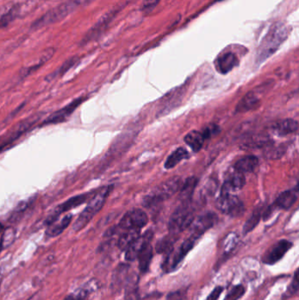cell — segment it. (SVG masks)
Returning a JSON list of instances; mask_svg holds the SVG:
<instances>
[{
  "instance_id": "obj_1",
  "label": "cell",
  "mask_w": 299,
  "mask_h": 300,
  "mask_svg": "<svg viewBox=\"0 0 299 300\" xmlns=\"http://www.w3.org/2000/svg\"><path fill=\"white\" fill-rule=\"evenodd\" d=\"M288 36V28H286L283 24L277 23L273 26L264 37L262 43H260L259 47L256 60L258 64L262 63L271 57L285 42Z\"/></svg>"
},
{
  "instance_id": "obj_2",
  "label": "cell",
  "mask_w": 299,
  "mask_h": 300,
  "mask_svg": "<svg viewBox=\"0 0 299 300\" xmlns=\"http://www.w3.org/2000/svg\"><path fill=\"white\" fill-rule=\"evenodd\" d=\"M112 189H113L112 186H105L101 188L89 199L88 205H86V207L83 210V212L80 213V215L78 216V219L73 224L74 231L79 232L83 228H85V226L91 222V220L97 215V213L99 211H101Z\"/></svg>"
},
{
  "instance_id": "obj_3",
  "label": "cell",
  "mask_w": 299,
  "mask_h": 300,
  "mask_svg": "<svg viewBox=\"0 0 299 300\" xmlns=\"http://www.w3.org/2000/svg\"><path fill=\"white\" fill-rule=\"evenodd\" d=\"M92 1L93 0H68L63 4L59 5L57 8L51 9L46 15L38 19L33 23L31 28L33 29H41L43 27L54 24L56 22H60L78 8L85 7Z\"/></svg>"
},
{
  "instance_id": "obj_4",
  "label": "cell",
  "mask_w": 299,
  "mask_h": 300,
  "mask_svg": "<svg viewBox=\"0 0 299 300\" xmlns=\"http://www.w3.org/2000/svg\"><path fill=\"white\" fill-rule=\"evenodd\" d=\"M182 184L181 177H174L169 178V180L163 182L155 189H153L151 192L143 198V205L149 207L150 205L158 204L160 202L168 199L179 191Z\"/></svg>"
},
{
  "instance_id": "obj_5",
  "label": "cell",
  "mask_w": 299,
  "mask_h": 300,
  "mask_svg": "<svg viewBox=\"0 0 299 300\" xmlns=\"http://www.w3.org/2000/svg\"><path fill=\"white\" fill-rule=\"evenodd\" d=\"M194 212L190 208V203H184L174 212L169 219V230L170 234L177 235L190 227L193 221Z\"/></svg>"
},
{
  "instance_id": "obj_6",
  "label": "cell",
  "mask_w": 299,
  "mask_h": 300,
  "mask_svg": "<svg viewBox=\"0 0 299 300\" xmlns=\"http://www.w3.org/2000/svg\"><path fill=\"white\" fill-rule=\"evenodd\" d=\"M197 241V238L190 235V237L184 240L176 250L173 249L171 252H169V254H167L164 263L162 265L164 270L169 272L175 269L180 262L183 261L185 255L193 248Z\"/></svg>"
},
{
  "instance_id": "obj_7",
  "label": "cell",
  "mask_w": 299,
  "mask_h": 300,
  "mask_svg": "<svg viewBox=\"0 0 299 300\" xmlns=\"http://www.w3.org/2000/svg\"><path fill=\"white\" fill-rule=\"evenodd\" d=\"M93 194H94L93 192L82 193V194L77 195L72 198H69L68 200L58 205L57 208L55 209V211L47 219V224L48 225L52 224L57 220L58 217L61 214H63L64 212H69L72 209L77 208L79 205H82L83 204H85V202L89 201V199L92 198Z\"/></svg>"
},
{
  "instance_id": "obj_8",
  "label": "cell",
  "mask_w": 299,
  "mask_h": 300,
  "mask_svg": "<svg viewBox=\"0 0 299 300\" xmlns=\"http://www.w3.org/2000/svg\"><path fill=\"white\" fill-rule=\"evenodd\" d=\"M217 207L220 212L232 217H239L244 212L242 201L232 194H220L217 201Z\"/></svg>"
},
{
  "instance_id": "obj_9",
  "label": "cell",
  "mask_w": 299,
  "mask_h": 300,
  "mask_svg": "<svg viewBox=\"0 0 299 300\" xmlns=\"http://www.w3.org/2000/svg\"><path fill=\"white\" fill-rule=\"evenodd\" d=\"M148 222V215L141 209H133L127 212L119 223L120 229H140Z\"/></svg>"
},
{
  "instance_id": "obj_10",
  "label": "cell",
  "mask_w": 299,
  "mask_h": 300,
  "mask_svg": "<svg viewBox=\"0 0 299 300\" xmlns=\"http://www.w3.org/2000/svg\"><path fill=\"white\" fill-rule=\"evenodd\" d=\"M83 101H84V98H82V97L74 99L70 104H68L67 106L57 110L55 113L50 114V116L47 117L46 119L43 120V123L41 124V127L57 125V124L63 123L64 121H66L71 116V114L77 110L78 106L81 105Z\"/></svg>"
},
{
  "instance_id": "obj_11",
  "label": "cell",
  "mask_w": 299,
  "mask_h": 300,
  "mask_svg": "<svg viewBox=\"0 0 299 300\" xmlns=\"http://www.w3.org/2000/svg\"><path fill=\"white\" fill-rule=\"evenodd\" d=\"M216 220L217 215L214 212H204V214L198 216L197 219H194L190 226V236L195 237L198 240L208 229L213 226Z\"/></svg>"
},
{
  "instance_id": "obj_12",
  "label": "cell",
  "mask_w": 299,
  "mask_h": 300,
  "mask_svg": "<svg viewBox=\"0 0 299 300\" xmlns=\"http://www.w3.org/2000/svg\"><path fill=\"white\" fill-rule=\"evenodd\" d=\"M119 12H120V9L117 8V9H113L109 13H107L106 15H104L102 18L100 19L99 22H97L95 25L93 26L85 35L84 39L81 41V44L85 45V44L92 42V40L99 38V36H101V34L106 30L110 23L113 22V19L115 18V16Z\"/></svg>"
},
{
  "instance_id": "obj_13",
  "label": "cell",
  "mask_w": 299,
  "mask_h": 300,
  "mask_svg": "<svg viewBox=\"0 0 299 300\" xmlns=\"http://www.w3.org/2000/svg\"><path fill=\"white\" fill-rule=\"evenodd\" d=\"M291 247L292 243L290 241L287 240H279L278 242L274 244V246L270 247V249L267 251L266 254H264L262 261L264 263L267 265L274 264L284 256L285 254L290 249Z\"/></svg>"
},
{
  "instance_id": "obj_14",
  "label": "cell",
  "mask_w": 299,
  "mask_h": 300,
  "mask_svg": "<svg viewBox=\"0 0 299 300\" xmlns=\"http://www.w3.org/2000/svg\"><path fill=\"white\" fill-rule=\"evenodd\" d=\"M153 232L151 230H148L144 234L140 235L133 243L131 244L126 250V259L127 261H134L136 260L138 255L140 254L141 251L144 249V247L150 243L153 239Z\"/></svg>"
},
{
  "instance_id": "obj_15",
  "label": "cell",
  "mask_w": 299,
  "mask_h": 300,
  "mask_svg": "<svg viewBox=\"0 0 299 300\" xmlns=\"http://www.w3.org/2000/svg\"><path fill=\"white\" fill-rule=\"evenodd\" d=\"M246 183V178L244 174L234 171L233 173L230 174V176L225 180V184H223L220 194H231L232 191H239L242 189Z\"/></svg>"
},
{
  "instance_id": "obj_16",
  "label": "cell",
  "mask_w": 299,
  "mask_h": 300,
  "mask_svg": "<svg viewBox=\"0 0 299 300\" xmlns=\"http://www.w3.org/2000/svg\"><path fill=\"white\" fill-rule=\"evenodd\" d=\"M30 127L31 125L27 120H24L22 123L17 125L10 132V134H8V137L5 138L4 140L0 142V153L3 152L5 149L9 147V145L12 144L14 141L18 140L19 138L25 134L27 131L29 130Z\"/></svg>"
},
{
  "instance_id": "obj_17",
  "label": "cell",
  "mask_w": 299,
  "mask_h": 300,
  "mask_svg": "<svg viewBox=\"0 0 299 300\" xmlns=\"http://www.w3.org/2000/svg\"><path fill=\"white\" fill-rule=\"evenodd\" d=\"M237 64H238L237 57H236L235 54L232 53V52L223 54L218 57V60L216 62L217 70L221 74L228 73L232 71L233 68L235 67Z\"/></svg>"
},
{
  "instance_id": "obj_18",
  "label": "cell",
  "mask_w": 299,
  "mask_h": 300,
  "mask_svg": "<svg viewBox=\"0 0 299 300\" xmlns=\"http://www.w3.org/2000/svg\"><path fill=\"white\" fill-rule=\"evenodd\" d=\"M298 129L297 121L292 119H285L279 120L272 126V130L280 136H285L288 134H293Z\"/></svg>"
},
{
  "instance_id": "obj_19",
  "label": "cell",
  "mask_w": 299,
  "mask_h": 300,
  "mask_svg": "<svg viewBox=\"0 0 299 300\" xmlns=\"http://www.w3.org/2000/svg\"><path fill=\"white\" fill-rule=\"evenodd\" d=\"M72 219H73V216L71 214H66L62 219H59L58 221L56 220L55 222L50 224V226L48 227L46 231L47 236L53 238V237L60 235L61 233H63L64 230L66 229L68 226L71 225Z\"/></svg>"
},
{
  "instance_id": "obj_20",
  "label": "cell",
  "mask_w": 299,
  "mask_h": 300,
  "mask_svg": "<svg viewBox=\"0 0 299 300\" xmlns=\"http://www.w3.org/2000/svg\"><path fill=\"white\" fill-rule=\"evenodd\" d=\"M297 200V190H288L281 192L276 198L275 204L279 208L288 210Z\"/></svg>"
},
{
  "instance_id": "obj_21",
  "label": "cell",
  "mask_w": 299,
  "mask_h": 300,
  "mask_svg": "<svg viewBox=\"0 0 299 300\" xmlns=\"http://www.w3.org/2000/svg\"><path fill=\"white\" fill-rule=\"evenodd\" d=\"M259 103L260 99H258L256 94L253 92H248L236 106V113H246L250 110L254 109Z\"/></svg>"
},
{
  "instance_id": "obj_22",
  "label": "cell",
  "mask_w": 299,
  "mask_h": 300,
  "mask_svg": "<svg viewBox=\"0 0 299 300\" xmlns=\"http://www.w3.org/2000/svg\"><path fill=\"white\" fill-rule=\"evenodd\" d=\"M259 163V160L255 156H246L238 160L234 164L236 171L240 173L252 172Z\"/></svg>"
},
{
  "instance_id": "obj_23",
  "label": "cell",
  "mask_w": 299,
  "mask_h": 300,
  "mask_svg": "<svg viewBox=\"0 0 299 300\" xmlns=\"http://www.w3.org/2000/svg\"><path fill=\"white\" fill-rule=\"evenodd\" d=\"M197 179L196 177H191L188 178L184 184L180 188L179 198L183 204L190 203L191 197L193 195L194 190L197 186Z\"/></svg>"
},
{
  "instance_id": "obj_24",
  "label": "cell",
  "mask_w": 299,
  "mask_h": 300,
  "mask_svg": "<svg viewBox=\"0 0 299 300\" xmlns=\"http://www.w3.org/2000/svg\"><path fill=\"white\" fill-rule=\"evenodd\" d=\"M204 140L202 132L199 131H191L187 134L184 137V141L190 147L194 152H198L201 148H203Z\"/></svg>"
},
{
  "instance_id": "obj_25",
  "label": "cell",
  "mask_w": 299,
  "mask_h": 300,
  "mask_svg": "<svg viewBox=\"0 0 299 300\" xmlns=\"http://www.w3.org/2000/svg\"><path fill=\"white\" fill-rule=\"evenodd\" d=\"M140 236V229H128L121 234L118 240V247L121 250H127L131 244Z\"/></svg>"
},
{
  "instance_id": "obj_26",
  "label": "cell",
  "mask_w": 299,
  "mask_h": 300,
  "mask_svg": "<svg viewBox=\"0 0 299 300\" xmlns=\"http://www.w3.org/2000/svg\"><path fill=\"white\" fill-rule=\"evenodd\" d=\"M188 156H189V154L185 148H177L168 157V159L166 160L164 167L167 170H170L174 167H176L183 160L188 158Z\"/></svg>"
},
{
  "instance_id": "obj_27",
  "label": "cell",
  "mask_w": 299,
  "mask_h": 300,
  "mask_svg": "<svg viewBox=\"0 0 299 300\" xmlns=\"http://www.w3.org/2000/svg\"><path fill=\"white\" fill-rule=\"evenodd\" d=\"M55 51L56 50H54V49H49L46 51H44V53L43 54V56L40 58V60L38 61L37 64H34V65L30 66V67L22 70V72H21L22 78H25V77H28L29 75L32 74L34 71H37L40 67L43 66V64H46L47 62L50 60L51 57H53Z\"/></svg>"
},
{
  "instance_id": "obj_28",
  "label": "cell",
  "mask_w": 299,
  "mask_h": 300,
  "mask_svg": "<svg viewBox=\"0 0 299 300\" xmlns=\"http://www.w3.org/2000/svg\"><path fill=\"white\" fill-rule=\"evenodd\" d=\"M152 257H153V247L151 244L149 243L138 255L139 267L141 271L146 272L148 270L149 265L151 263Z\"/></svg>"
},
{
  "instance_id": "obj_29",
  "label": "cell",
  "mask_w": 299,
  "mask_h": 300,
  "mask_svg": "<svg viewBox=\"0 0 299 300\" xmlns=\"http://www.w3.org/2000/svg\"><path fill=\"white\" fill-rule=\"evenodd\" d=\"M138 282H139V277L136 274H133L127 278L126 299L138 300V296H139Z\"/></svg>"
},
{
  "instance_id": "obj_30",
  "label": "cell",
  "mask_w": 299,
  "mask_h": 300,
  "mask_svg": "<svg viewBox=\"0 0 299 300\" xmlns=\"http://www.w3.org/2000/svg\"><path fill=\"white\" fill-rule=\"evenodd\" d=\"M176 235L170 234L169 236L164 237L163 239L159 240L157 242L156 246H155V249L157 251V253L168 254L169 252L173 250V246H174V243L176 242Z\"/></svg>"
},
{
  "instance_id": "obj_31",
  "label": "cell",
  "mask_w": 299,
  "mask_h": 300,
  "mask_svg": "<svg viewBox=\"0 0 299 300\" xmlns=\"http://www.w3.org/2000/svg\"><path fill=\"white\" fill-rule=\"evenodd\" d=\"M271 139L266 135H256L249 138L247 141L243 144V148H259L266 147L270 144Z\"/></svg>"
},
{
  "instance_id": "obj_32",
  "label": "cell",
  "mask_w": 299,
  "mask_h": 300,
  "mask_svg": "<svg viewBox=\"0 0 299 300\" xmlns=\"http://www.w3.org/2000/svg\"><path fill=\"white\" fill-rule=\"evenodd\" d=\"M260 217H261V208L258 207L253 211V213L251 214V216L245 223V225L243 226V233L246 234L251 231H253L254 227L259 224Z\"/></svg>"
},
{
  "instance_id": "obj_33",
  "label": "cell",
  "mask_w": 299,
  "mask_h": 300,
  "mask_svg": "<svg viewBox=\"0 0 299 300\" xmlns=\"http://www.w3.org/2000/svg\"><path fill=\"white\" fill-rule=\"evenodd\" d=\"M79 60V58L78 57H71L69 60L66 61L62 66H61L57 71H55L53 74L50 75L49 78L50 79H53V78H57V77H60L63 75L65 74L69 70H71V68L74 66L75 64L78 63V61ZM47 78V79H48Z\"/></svg>"
},
{
  "instance_id": "obj_34",
  "label": "cell",
  "mask_w": 299,
  "mask_h": 300,
  "mask_svg": "<svg viewBox=\"0 0 299 300\" xmlns=\"http://www.w3.org/2000/svg\"><path fill=\"white\" fill-rule=\"evenodd\" d=\"M19 13H20V8L18 6H16V7L15 6L10 11L3 15L2 18L0 19V29L5 28L8 24H10L18 16Z\"/></svg>"
},
{
  "instance_id": "obj_35",
  "label": "cell",
  "mask_w": 299,
  "mask_h": 300,
  "mask_svg": "<svg viewBox=\"0 0 299 300\" xmlns=\"http://www.w3.org/2000/svg\"><path fill=\"white\" fill-rule=\"evenodd\" d=\"M15 240V230L13 227H9L5 230L0 239V243L2 248L9 247Z\"/></svg>"
},
{
  "instance_id": "obj_36",
  "label": "cell",
  "mask_w": 299,
  "mask_h": 300,
  "mask_svg": "<svg viewBox=\"0 0 299 300\" xmlns=\"http://www.w3.org/2000/svg\"><path fill=\"white\" fill-rule=\"evenodd\" d=\"M299 287V280H298V272L297 269L295 270L294 273V277L292 282H290V284L288 285V289L286 290V292L283 295V297L285 298H288L289 296H294L295 294H296L297 290H298Z\"/></svg>"
},
{
  "instance_id": "obj_37",
  "label": "cell",
  "mask_w": 299,
  "mask_h": 300,
  "mask_svg": "<svg viewBox=\"0 0 299 300\" xmlns=\"http://www.w3.org/2000/svg\"><path fill=\"white\" fill-rule=\"evenodd\" d=\"M245 288L242 285H237L232 287L227 293L224 300H238L244 295Z\"/></svg>"
},
{
  "instance_id": "obj_38",
  "label": "cell",
  "mask_w": 299,
  "mask_h": 300,
  "mask_svg": "<svg viewBox=\"0 0 299 300\" xmlns=\"http://www.w3.org/2000/svg\"><path fill=\"white\" fill-rule=\"evenodd\" d=\"M220 131V128L214 124H211L209 125L207 127L204 128V131L202 132V134L204 136V140L211 138L212 135L218 134V132Z\"/></svg>"
},
{
  "instance_id": "obj_39",
  "label": "cell",
  "mask_w": 299,
  "mask_h": 300,
  "mask_svg": "<svg viewBox=\"0 0 299 300\" xmlns=\"http://www.w3.org/2000/svg\"><path fill=\"white\" fill-rule=\"evenodd\" d=\"M32 202L33 198H29L28 200L21 202V203L17 205V207L15 208L14 214H19V213H21V212H23L24 211H26L27 209L29 208V205L32 204Z\"/></svg>"
},
{
  "instance_id": "obj_40",
  "label": "cell",
  "mask_w": 299,
  "mask_h": 300,
  "mask_svg": "<svg viewBox=\"0 0 299 300\" xmlns=\"http://www.w3.org/2000/svg\"><path fill=\"white\" fill-rule=\"evenodd\" d=\"M160 0H147L142 6V10L145 13H149L151 12L154 8L157 6Z\"/></svg>"
},
{
  "instance_id": "obj_41",
  "label": "cell",
  "mask_w": 299,
  "mask_h": 300,
  "mask_svg": "<svg viewBox=\"0 0 299 300\" xmlns=\"http://www.w3.org/2000/svg\"><path fill=\"white\" fill-rule=\"evenodd\" d=\"M222 291H223V288H222V287H220V286L216 287V288L212 290V292L210 294V296H208L207 299L206 300H218Z\"/></svg>"
},
{
  "instance_id": "obj_42",
  "label": "cell",
  "mask_w": 299,
  "mask_h": 300,
  "mask_svg": "<svg viewBox=\"0 0 299 300\" xmlns=\"http://www.w3.org/2000/svg\"><path fill=\"white\" fill-rule=\"evenodd\" d=\"M168 300H184V294L181 292L180 290L170 293L168 296Z\"/></svg>"
},
{
  "instance_id": "obj_43",
  "label": "cell",
  "mask_w": 299,
  "mask_h": 300,
  "mask_svg": "<svg viewBox=\"0 0 299 300\" xmlns=\"http://www.w3.org/2000/svg\"><path fill=\"white\" fill-rule=\"evenodd\" d=\"M64 300H81L80 297L78 296V295H70V296H66Z\"/></svg>"
},
{
  "instance_id": "obj_44",
  "label": "cell",
  "mask_w": 299,
  "mask_h": 300,
  "mask_svg": "<svg viewBox=\"0 0 299 300\" xmlns=\"http://www.w3.org/2000/svg\"><path fill=\"white\" fill-rule=\"evenodd\" d=\"M4 231V226L2 223H0V233H2Z\"/></svg>"
},
{
  "instance_id": "obj_45",
  "label": "cell",
  "mask_w": 299,
  "mask_h": 300,
  "mask_svg": "<svg viewBox=\"0 0 299 300\" xmlns=\"http://www.w3.org/2000/svg\"><path fill=\"white\" fill-rule=\"evenodd\" d=\"M2 249H3V248H2V246H1V243H0V252H1V250H2Z\"/></svg>"
}]
</instances>
